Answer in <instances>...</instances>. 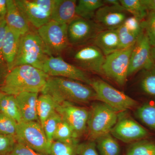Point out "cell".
<instances>
[{"label": "cell", "mask_w": 155, "mask_h": 155, "mask_svg": "<svg viewBox=\"0 0 155 155\" xmlns=\"http://www.w3.org/2000/svg\"></svg>", "instance_id": "bcb514c9"}, {"label": "cell", "mask_w": 155, "mask_h": 155, "mask_svg": "<svg viewBox=\"0 0 155 155\" xmlns=\"http://www.w3.org/2000/svg\"><path fill=\"white\" fill-rule=\"evenodd\" d=\"M126 111L118 113L116 124L110 133L115 138L126 143H132L145 138L148 135L147 130Z\"/></svg>", "instance_id": "8fae6325"}, {"label": "cell", "mask_w": 155, "mask_h": 155, "mask_svg": "<svg viewBox=\"0 0 155 155\" xmlns=\"http://www.w3.org/2000/svg\"><path fill=\"white\" fill-rule=\"evenodd\" d=\"M78 143L73 144L54 140L50 147L49 155H78Z\"/></svg>", "instance_id": "1f68e13d"}, {"label": "cell", "mask_w": 155, "mask_h": 155, "mask_svg": "<svg viewBox=\"0 0 155 155\" xmlns=\"http://www.w3.org/2000/svg\"><path fill=\"white\" fill-rule=\"evenodd\" d=\"M17 124L14 119L0 113V133L15 137Z\"/></svg>", "instance_id": "e575fe53"}, {"label": "cell", "mask_w": 155, "mask_h": 155, "mask_svg": "<svg viewBox=\"0 0 155 155\" xmlns=\"http://www.w3.org/2000/svg\"><path fill=\"white\" fill-rule=\"evenodd\" d=\"M134 44L105 57L103 67V75L119 86H124L127 81L130 55Z\"/></svg>", "instance_id": "ba28073f"}, {"label": "cell", "mask_w": 155, "mask_h": 155, "mask_svg": "<svg viewBox=\"0 0 155 155\" xmlns=\"http://www.w3.org/2000/svg\"><path fill=\"white\" fill-rule=\"evenodd\" d=\"M104 5L101 0H79L76 5V15L83 19L93 20L96 12Z\"/></svg>", "instance_id": "cb8c5ba5"}, {"label": "cell", "mask_w": 155, "mask_h": 155, "mask_svg": "<svg viewBox=\"0 0 155 155\" xmlns=\"http://www.w3.org/2000/svg\"><path fill=\"white\" fill-rule=\"evenodd\" d=\"M56 111L72 127L78 138H80L87 133L88 109L75 106L73 103L65 102L58 104Z\"/></svg>", "instance_id": "5bb4252c"}, {"label": "cell", "mask_w": 155, "mask_h": 155, "mask_svg": "<svg viewBox=\"0 0 155 155\" xmlns=\"http://www.w3.org/2000/svg\"><path fill=\"white\" fill-rule=\"evenodd\" d=\"M126 155H155V143L145 139L134 142L127 149Z\"/></svg>", "instance_id": "83f0119b"}, {"label": "cell", "mask_w": 155, "mask_h": 155, "mask_svg": "<svg viewBox=\"0 0 155 155\" xmlns=\"http://www.w3.org/2000/svg\"><path fill=\"white\" fill-rule=\"evenodd\" d=\"M61 119L62 118L60 114L55 111L47 119L43 126L50 147L54 141V136L58 124L61 122Z\"/></svg>", "instance_id": "4dcf8cb0"}, {"label": "cell", "mask_w": 155, "mask_h": 155, "mask_svg": "<svg viewBox=\"0 0 155 155\" xmlns=\"http://www.w3.org/2000/svg\"><path fill=\"white\" fill-rule=\"evenodd\" d=\"M120 2L127 12L140 21H143L147 17L148 11L142 0H120Z\"/></svg>", "instance_id": "f1b7e54d"}, {"label": "cell", "mask_w": 155, "mask_h": 155, "mask_svg": "<svg viewBox=\"0 0 155 155\" xmlns=\"http://www.w3.org/2000/svg\"><path fill=\"white\" fill-rule=\"evenodd\" d=\"M143 70L140 87L145 93L155 98V63L149 69Z\"/></svg>", "instance_id": "f546056e"}, {"label": "cell", "mask_w": 155, "mask_h": 155, "mask_svg": "<svg viewBox=\"0 0 155 155\" xmlns=\"http://www.w3.org/2000/svg\"><path fill=\"white\" fill-rule=\"evenodd\" d=\"M117 31L121 49L134 44L139 36L128 30L123 24L117 29Z\"/></svg>", "instance_id": "d6a6232c"}, {"label": "cell", "mask_w": 155, "mask_h": 155, "mask_svg": "<svg viewBox=\"0 0 155 155\" xmlns=\"http://www.w3.org/2000/svg\"><path fill=\"white\" fill-rule=\"evenodd\" d=\"M7 12V0H0V17L5 16Z\"/></svg>", "instance_id": "b9f144b4"}, {"label": "cell", "mask_w": 155, "mask_h": 155, "mask_svg": "<svg viewBox=\"0 0 155 155\" xmlns=\"http://www.w3.org/2000/svg\"><path fill=\"white\" fill-rule=\"evenodd\" d=\"M149 11H155V0H142Z\"/></svg>", "instance_id": "60d3db41"}, {"label": "cell", "mask_w": 155, "mask_h": 155, "mask_svg": "<svg viewBox=\"0 0 155 155\" xmlns=\"http://www.w3.org/2000/svg\"><path fill=\"white\" fill-rule=\"evenodd\" d=\"M103 2L105 5L116 6H122L120 1L118 0H104Z\"/></svg>", "instance_id": "7bdbcfd3"}, {"label": "cell", "mask_w": 155, "mask_h": 155, "mask_svg": "<svg viewBox=\"0 0 155 155\" xmlns=\"http://www.w3.org/2000/svg\"><path fill=\"white\" fill-rule=\"evenodd\" d=\"M58 104L48 94H42L38 97L37 113L39 122L43 127L47 119L56 111Z\"/></svg>", "instance_id": "7402d4cb"}, {"label": "cell", "mask_w": 155, "mask_h": 155, "mask_svg": "<svg viewBox=\"0 0 155 155\" xmlns=\"http://www.w3.org/2000/svg\"><path fill=\"white\" fill-rule=\"evenodd\" d=\"M152 47H155V12L149 11L145 19L142 22Z\"/></svg>", "instance_id": "836d02e7"}, {"label": "cell", "mask_w": 155, "mask_h": 155, "mask_svg": "<svg viewBox=\"0 0 155 155\" xmlns=\"http://www.w3.org/2000/svg\"><path fill=\"white\" fill-rule=\"evenodd\" d=\"M0 113L11 117L18 123L22 121L15 96L4 94L0 97Z\"/></svg>", "instance_id": "d4e9b609"}, {"label": "cell", "mask_w": 155, "mask_h": 155, "mask_svg": "<svg viewBox=\"0 0 155 155\" xmlns=\"http://www.w3.org/2000/svg\"><path fill=\"white\" fill-rule=\"evenodd\" d=\"M70 54V58L75 66L83 70H87L103 75V67L105 56L94 44L79 46Z\"/></svg>", "instance_id": "30bf717a"}, {"label": "cell", "mask_w": 155, "mask_h": 155, "mask_svg": "<svg viewBox=\"0 0 155 155\" xmlns=\"http://www.w3.org/2000/svg\"><path fill=\"white\" fill-rule=\"evenodd\" d=\"M93 42L105 57L121 50L117 29L101 31L94 39Z\"/></svg>", "instance_id": "44dd1931"}, {"label": "cell", "mask_w": 155, "mask_h": 155, "mask_svg": "<svg viewBox=\"0 0 155 155\" xmlns=\"http://www.w3.org/2000/svg\"><path fill=\"white\" fill-rule=\"evenodd\" d=\"M77 2L75 0H55L51 20L69 24L78 17L76 14Z\"/></svg>", "instance_id": "ffe728a7"}, {"label": "cell", "mask_w": 155, "mask_h": 155, "mask_svg": "<svg viewBox=\"0 0 155 155\" xmlns=\"http://www.w3.org/2000/svg\"><path fill=\"white\" fill-rule=\"evenodd\" d=\"M151 54L153 60L155 63V47H152Z\"/></svg>", "instance_id": "ee69618b"}, {"label": "cell", "mask_w": 155, "mask_h": 155, "mask_svg": "<svg viewBox=\"0 0 155 155\" xmlns=\"http://www.w3.org/2000/svg\"><path fill=\"white\" fill-rule=\"evenodd\" d=\"M41 70L50 77L69 78L87 85L91 80L84 70L69 64L61 56L49 57L45 62Z\"/></svg>", "instance_id": "7c38bea8"}, {"label": "cell", "mask_w": 155, "mask_h": 155, "mask_svg": "<svg viewBox=\"0 0 155 155\" xmlns=\"http://www.w3.org/2000/svg\"><path fill=\"white\" fill-rule=\"evenodd\" d=\"M17 141L15 137L0 133V155H7L11 152Z\"/></svg>", "instance_id": "8d00e7d4"}, {"label": "cell", "mask_w": 155, "mask_h": 155, "mask_svg": "<svg viewBox=\"0 0 155 155\" xmlns=\"http://www.w3.org/2000/svg\"><path fill=\"white\" fill-rule=\"evenodd\" d=\"M4 94V93H3L2 92H0V97H1Z\"/></svg>", "instance_id": "f6af8a7d"}, {"label": "cell", "mask_w": 155, "mask_h": 155, "mask_svg": "<svg viewBox=\"0 0 155 155\" xmlns=\"http://www.w3.org/2000/svg\"><path fill=\"white\" fill-rule=\"evenodd\" d=\"M136 115L145 125L155 130V102L144 103L137 108Z\"/></svg>", "instance_id": "4316f807"}, {"label": "cell", "mask_w": 155, "mask_h": 155, "mask_svg": "<svg viewBox=\"0 0 155 155\" xmlns=\"http://www.w3.org/2000/svg\"><path fill=\"white\" fill-rule=\"evenodd\" d=\"M7 155H43L21 143L17 142L13 150Z\"/></svg>", "instance_id": "ab89813d"}, {"label": "cell", "mask_w": 155, "mask_h": 155, "mask_svg": "<svg viewBox=\"0 0 155 155\" xmlns=\"http://www.w3.org/2000/svg\"><path fill=\"white\" fill-rule=\"evenodd\" d=\"M127 13L122 6L105 5L97 11L93 20L104 30H116L128 17Z\"/></svg>", "instance_id": "2e32d148"}, {"label": "cell", "mask_w": 155, "mask_h": 155, "mask_svg": "<svg viewBox=\"0 0 155 155\" xmlns=\"http://www.w3.org/2000/svg\"><path fill=\"white\" fill-rule=\"evenodd\" d=\"M7 26L5 16L0 17V75H4L5 78L9 72L2 51L3 41L5 33Z\"/></svg>", "instance_id": "d590c367"}, {"label": "cell", "mask_w": 155, "mask_h": 155, "mask_svg": "<svg viewBox=\"0 0 155 155\" xmlns=\"http://www.w3.org/2000/svg\"><path fill=\"white\" fill-rule=\"evenodd\" d=\"M21 143L43 155H49L50 146L43 128L39 122H24L17 124L15 136Z\"/></svg>", "instance_id": "52a82bcc"}, {"label": "cell", "mask_w": 155, "mask_h": 155, "mask_svg": "<svg viewBox=\"0 0 155 155\" xmlns=\"http://www.w3.org/2000/svg\"><path fill=\"white\" fill-rule=\"evenodd\" d=\"M48 95L56 102L87 104L97 101L95 92L91 86L69 78L50 77L41 92Z\"/></svg>", "instance_id": "6da1fadb"}, {"label": "cell", "mask_w": 155, "mask_h": 155, "mask_svg": "<svg viewBox=\"0 0 155 155\" xmlns=\"http://www.w3.org/2000/svg\"><path fill=\"white\" fill-rule=\"evenodd\" d=\"M49 77L41 69L29 65H20L9 71L1 90L5 94L14 96L24 92L38 93L43 89Z\"/></svg>", "instance_id": "7a4b0ae2"}, {"label": "cell", "mask_w": 155, "mask_h": 155, "mask_svg": "<svg viewBox=\"0 0 155 155\" xmlns=\"http://www.w3.org/2000/svg\"><path fill=\"white\" fill-rule=\"evenodd\" d=\"M50 57L37 31L30 30L21 35L13 68L29 65L42 70L45 62Z\"/></svg>", "instance_id": "3957f363"}, {"label": "cell", "mask_w": 155, "mask_h": 155, "mask_svg": "<svg viewBox=\"0 0 155 155\" xmlns=\"http://www.w3.org/2000/svg\"><path fill=\"white\" fill-rule=\"evenodd\" d=\"M142 22V21L132 16L127 17L123 25L132 33L139 35L143 30Z\"/></svg>", "instance_id": "f35d334b"}, {"label": "cell", "mask_w": 155, "mask_h": 155, "mask_svg": "<svg viewBox=\"0 0 155 155\" xmlns=\"http://www.w3.org/2000/svg\"><path fill=\"white\" fill-rule=\"evenodd\" d=\"M118 113L104 103L97 101L92 104L89 110L87 134L89 140L110 133L116 124Z\"/></svg>", "instance_id": "277c9868"}, {"label": "cell", "mask_w": 155, "mask_h": 155, "mask_svg": "<svg viewBox=\"0 0 155 155\" xmlns=\"http://www.w3.org/2000/svg\"><path fill=\"white\" fill-rule=\"evenodd\" d=\"M5 20L7 26L21 35L30 30V23L17 5L15 0H7Z\"/></svg>", "instance_id": "e0dca14e"}, {"label": "cell", "mask_w": 155, "mask_h": 155, "mask_svg": "<svg viewBox=\"0 0 155 155\" xmlns=\"http://www.w3.org/2000/svg\"><path fill=\"white\" fill-rule=\"evenodd\" d=\"M68 25L51 20L37 32L51 56L59 57L68 48Z\"/></svg>", "instance_id": "8992f818"}, {"label": "cell", "mask_w": 155, "mask_h": 155, "mask_svg": "<svg viewBox=\"0 0 155 155\" xmlns=\"http://www.w3.org/2000/svg\"><path fill=\"white\" fill-rule=\"evenodd\" d=\"M21 36L20 34L7 26L3 39L2 51L9 72L14 67Z\"/></svg>", "instance_id": "d6986e66"}, {"label": "cell", "mask_w": 155, "mask_h": 155, "mask_svg": "<svg viewBox=\"0 0 155 155\" xmlns=\"http://www.w3.org/2000/svg\"><path fill=\"white\" fill-rule=\"evenodd\" d=\"M100 155H119L120 147L110 133L104 134L95 140Z\"/></svg>", "instance_id": "603a6c76"}, {"label": "cell", "mask_w": 155, "mask_h": 155, "mask_svg": "<svg viewBox=\"0 0 155 155\" xmlns=\"http://www.w3.org/2000/svg\"><path fill=\"white\" fill-rule=\"evenodd\" d=\"M15 96L22 121L39 122L37 113L38 93L24 92Z\"/></svg>", "instance_id": "ac0fdd59"}, {"label": "cell", "mask_w": 155, "mask_h": 155, "mask_svg": "<svg viewBox=\"0 0 155 155\" xmlns=\"http://www.w3.org/2000/svg\"><path fill=\"white\" fill-rule=\"evenodd\" d=\"M104 30L94 20L77 17L68 24L67 33L69 45L79 46L87 44Z\"/></svg>", "instance_id": "4fadbf2b"}, {"label": "cell", "mask_w": 155, "mask_h": 155, "mask_svg": "<svg viewBox=\"0 0 155 155\" xmlns=\"http://www.w3.org/2000/svg\"><path fill=\"white\" fill-rule=\"evenodd\" d=\"M78 139L72 127L62 118L57 127L54 136V140L66 143L78 144L79 143Z\"/></svg>", "instance_id": "484cf974"}, {"label": "cell", "mask_w": 155, "mask_h": 155, "mask_svg": "<svg viewBox=\"0 0 155 155\" xmlns=\"http://www.w3.org/2000/svg\"><path fill=\"white\" fill-rule=\"evenodd\" d=\"M78 155H100L97 151L95 141L88 140L78 143Z\"/></svg>", "instance_id": "74e56055"}, {"label": "cell", "mask_w": 155, "mask_h": 155, "mask_svg": "<svg viewBox=\"0 0 155 155\" xmlns=\"http://www.w3.org/2000/svg\"><path fill=\"white\" fill-rule=\"evenodd\" d=\"M89 85L95 92L97 101L104 103L117 113L127 111L137 106L135 100L102 79H91Z\"/></svg>", "instance_id": "5b68a950"}, {"label": "cell", "mask_w": 155, "mask_h": 155, "mask_svg": "<svg viewBox=\"0 0 155 155\" xmlns=\"http://www.w3.org/2000/svg\"><path fill=\"white\" fill-rule=\"evenodd\" d=\"M151 48L149 39L143 29L136 41L130 55L128 77L140 70L149 69L155 64L152 57Z\"/></svg>", "instance_id": "9a60e30c"}, {"label": "cell", "mask_w": 155, "mask_h": 155, "mask_svg": "<svg viewBox=\"0 0 155 155\" xmlns=\"http://www.w3.org/2000/svg\"><path fill=\"white\" fill-rule=\"evenodd\" d=\"M30 24L37 29L51 20L55 0H15Z\"/></svg>", "instance_id": "9c48e42d"}]
</instances>
